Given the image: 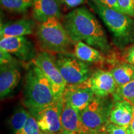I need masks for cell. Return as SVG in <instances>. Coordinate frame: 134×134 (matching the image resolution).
<instances>
[{
	"label": "cell",
	"instance_id": "obj_1",
	"mask_svg": "<svg viewBox=\"0 0 134 134\" xmlns=\"http://www.w3.org/2000/svg\"><path fill=\"white\" fill-rule=\"evenodd\" d=\"M62 24L73 42H83L104 54L111 50L99 22L87 8L80 7L72 10L63 17Z\"/></svg>",
	"mask_w": 134,
	"mask_h": 134
},
{
	"label": "cell",
	"instance_id": "obj_2",
	"mask_svg": "<svg viewBox=\"0 0 134 134\" xmlns=\"http://www.w3.org/2000/svg\"><path fill=\"white\" fill-rule=\"evenodd\" d=\"M57 99L49 80L38 67L32 63L25 78V106L29 113H32L52 104Z\"/></svg>",
	"mask_w": 134,
	"mask_h": 134
},
{
	"label": "cell",
	"instance_id": "obj_3",
	"mask_svg": "<svg viewBox=\"0 0 134 134\" xmlns=\"http://www.w3.org/2000/svg\"><path fill=\"white\" fill-rule=\"evenodd\" d=\"M89 5L111 34L113 43L120 49L134 43V19L115 10L90 1Z\"/></svg>",
	"mask_w": 134,
	"mask_h": 134
},
{
	"label": "cell",
	"instance_id": "obj_4",
	"mask_svg": "<svg viewBox=\"0 0 134 134\" xmlns=\"http://www.w3.org/2000/svg\"><path fill=\"white\" fill-rule=\"evenodd\" d=\"M36 36L42 51L51 53L70 52L73 41L58 18H51L40 23Z\"/></svg>",
	"mask_w": 134,
	"mask_h": 134
},
{
	"label": "cell",
	"instance_id": "obj_5",
	"mask_svg": "<svg viewBox=\"0 0 134 134\" xmlns=\"http://www.w3.org/2000/svg\"><path fill=\"white\" fill-rule=\"evenodd\" d=\"M114 102V98L109 96H94L90 104L80 113L85 134H105Z\"/></svg>",
	"mask_w": 134,
	"mask_h": 134
},
{
	"label": "cell",
	"instance_id": "obj_6",
	"mask_svg": "<svg viewBox=\"0 0 134 134\" xmlns=\"http://www.w3.org/2000/svg\"><path fill=\"white\" fill-rule=\"evenodd\" d=\"M55 63L66 86L81 85L93 73L91 67L88 63L78 59L74 53L71 52L57 54Z\"/></svg>",
	"mask_w": 134,
	"mask_h": 134
},
{
	"label": "cell",
	"instance_id": "obj_7",
	"mask_svg": "<svg viewBox=\"0 0 134 134\" xmlns=\"http://www.w3.org/2000/svg\"><path fill=\"white\" fill-rule=\"evenodd\" d=\"M32 63L41 69L52 86L57 99L63 97L66 85L55 63V56L46 51L38 53Z\"/></svg>",
	"mask_w": 134,
	"mask_h": 134
},
{
	"label": "cell",
	"instance_id": "obj_8",
	"mask_svg": "<svg viewBox=\"0 0 134 134\" xmlns=\"http://www.w3.org/2000/svg\"><path fill=\"white\" fill-rule=\"evenodd\" d=\"M62 107L63 97L52 104L30 114L36 118L42 131L60 134L63 131L61 124Z\"/></svg>",
	"mask_w": 134,
	"mask_h": 134
},
{
	"label": "cell",
	"instance_id": "obj_9",
	"mask_svg": "<svg viewBox=\"0 0 134 134\" xmlns=\"http://www.w3.org/2000/svg\"><path fill=\"white\" fill-rule=\"evenodd\" d=\"M0 48L26 62L32 61L37 55L33 43L25 36L1 38Z\"/></svg>",
	"mask_w": 134,
	"mask_h": 134
},
{
	"label": "cell",
	"instance_id": "obj_10",
	"mask_svg": "<svg viewBox=\"0 0 134 134\" xmlns=\"http://www.w3.org/2000/svg\"><path fill=\"white\" fill-rule=\"evenodd\" d=\"M90 88L95 96H109L115 93L117 86L110 71L99 69L93 71L90 78L81 84Z\"/></svg>",
	"mask_w": 134,
	"mask_h": 134
},
{
	"label": "cell",
	"instance_id": "obj_11",
	"mask_svg": "<svg viewBox=\"0 0 134 134\" xmlns=\"http://www.w3.org/2000/svg\"><path fill=\"white\" fill-rule=\"evenodd\" d=\"M0 66V96L3 99L9 96L18 85L21 73L18 62Z\"/></svg>",
	"mask_w": 134,
	"mask_h": 134
},
{
	"label": "cell",
	"instance_id": "obj_12",
	"mask_svg": "<svg viewBox=\"0 0 134 134\" xmlns=\"http://www.w3.org/2000/svg\"><path fill=\"white\" fill-rule=\"evenodd\" d=\"M94 96L91 89L80 85L66 86L63 98L68 100L75 109L81 113L90 104Z\"/></svg>",
	"mask_w": 134,
	"mask_h": 134
},
{
	"label": "cell",
	"instance_id": "obj_13",
	"mask_svg": "<svg viewBox=\"0 0 134 134\" xmlns=\"http://www.w3.org/2000/svg\"><path fill=\"white\" fill-rule=\"evenodd\" d=\"M32 8L34 19L39 23L62 18L59 0H34Z\"/></svg>",
	"mask_w": 134,
	"mask_h": 134
},
{
	"label": "cell",
	"instance_id": "obj_14",
	"mask_svg": "<svg viewBox=\"0 0 134 134\" xmlns=\"http://www.w3.org/2000/svg\"><path fill=\"white\" fill-rule=\"evenodd\" d=\"M134 105L126 100L114 102L109 115V122L119 126L128 129L133 119Z\"/></svg>",
	"mask_w": 134,
	"mask_h": 134
},
{
	"label": "cell",
	"instance_id": "obj_15",
	"mask_svg": "<svg viewBox=\"0 0 134 134\" xmlns=\"http://www.w3.org/2000/svg\"><path fill=\"white\" fill-rule=\"evenodd\" d=\"M61 124L63 130L76 132L78 134H85L80 113L75 109L68 100L63 98Z\"/></svg>",
	"mask_w": 134,
	"mask_h": 134
},
{
	"label": "cell",
	"instance_id": "obj_16",
	"mask_svg": "<svg viewBox=\"0 0 134 134\" xmlns=\"http://www.w3.org/2000/svg\"><path fill=\"white\" fill-rule=\"evenodd\" d=\"M36 23L30 19H21L7 22L1 25L0 38L25 36L33 34Z\"/></svg>",
	"mask_w": 134,
	"mask_h": 134
},
{
	"label": "cell",
	"instance_id": "obj_17",
	"mask_svg": "<svg viewBox=\"0 0 134 134\" xmlns=\"http://www.w3.org/2000/svg\"><path fill=\"white\" fill-rule=\"evenodd\" d=\"M73 53L78 59L86 63H99L104 60L103 53L83 42L75 43Z\"/></svg>",
	"mask_w": 134,
	"mask_h": 134
},
{
	"label": "cell",
	"instance_id": "obj_18",
	"mask_svg": "<svg viewBox=\"0 0 134 134\" xmlns=\"http://www.w3.org/2000/svg\"><path fill=\"white\" fill-rule=\"evenodd\" d=\"M117 86L134 80V66L127 62L116 65L110 70Z\"/></svg>",
	"mask_w": 134,
	"mask_h": 134
},
{
	"label": "cell",
	"instance_id": "obj_19",
	"mask_svg": "<svg viewBox=\"0 0 134 134\" xmlns=\"http://www.w3.org/2000/svg\"><path fill=\"white\" fill-rule=\"evenodd\" d=\"M34 0H0L1 6L11 13H23L32 6Z\"/></svg>",
	"mask_w": 134,
	"mask_h": 134
},
{
	"label": "cell",
	"instance_id": "obj_20",
	"mask_svg": "<svg viewBox=\"0 0 134 134\" xmlns=\"http://www.w3.org/2000/svg\"><path fill=\"white\" fill-rule=\"evenodd\" d=\"M114 100H126L134 105V80L122 86H117L113 94Z\"/></svg>",
	"mask_w": 134,
	"mask_h": 134
},
{
	"label": "cell",
	"instance_id": "obj_21",
	"mask_svg": "<svg viewBox=\"0 0 134 134\" xmlns=\"http://www.w3.org/2000/svg\"><path fill=\"white\" fill-rule=\"evenodd\" d=\"M30 114L29 110L23 107H20L16 110L11 118V125L14 133L24 126Z\"/></svg>",
	"mask_w": 134,
	"mask_h": 134
},
{
	"label": "cell",
	"instance_id": "obj_22",
	"mask_svg": "<svg viewBox=\"0 0 134 134\" xmlns=\"http://www.w3.org/2000/svg\"><path fill=\"white\" fill-rule=\"evenodd\" d=\"M42 132L36 118L30 114L24 126L14 134H41Z\"/></svg>",
	"mask_w": 134,
	"mask_h": 134
},
{
	"label": "cell",
	"instance_id": "obj_23",
	"mask_svg": "<svg viewBox=\"0 0 134 134\" xmlns=\"http://www.w3.org/2000/svg\"><path fill=\"white\" fill-rule=\"evenodd\" d=\"M120 12L130 17H134V0H117Z\"/></svg>",
	"mask_w": 134,
	"mask_h": 134
},
{
	"label": "cell",
	"instance_id": "obj_24",
	"mask_svg": "<svg viewBox=\"0 0 134 134\" xmlns=\"http://www.w3.org/2000/svg\"><path fill=\"white\" fill-rule=\"evenodd\" d=\"M105 134H128L127 129L109 122L105 128Z\"/></svg>",
	"mask_w": 134,
	"mask_h": 134
},
{
	"label": "cell",
	"instance_id": "obj_25",
	"mask_svg": "<svg viewBox=\"0 0 134 134\" xmlns=\"http://www.w3.org/2000/svg\"><path fill=\"white\" fill-rule=\"evenodd\" d=\"M91 1L94 3L101 5L104 7L115 10V11L121 13L117 0H91Z\"/></svg>",
	"mask_w": 134,
	"mask_h": 134
},
{
	"label": "cell",
	"instance_id": "obj_26",
	"mask_svg": "<svg viewBox=\"0 0 134 134\" xmlns=\"http://www.w3.org/2000/svg\"><path fill=\"white\" fill-rule=\"evenodd\" d=\"M18 61L13 57L12 54L4 50H0V63L1 65L8 64V63H14Z\"/></svg>",
	"mask_w": 134,
	"mask_h": 134
},
{
	"label": "cell",
	"instance_id": "obj_27",
	"mask_svg": "<svg viewBox=\"0 0 134 134\" xmlns=\"http://www.w3.org/2000/svg\"><path fill=\"white\" fill-rule=\"evenodd\" d=\"M87 0H59L60 4L70 9L77 8L80 5L85 3Z\"/></svg>",
	"mask_w": 134,
	"mask_h": 134
},
{
	"label": "cell",
	"instance_id": "obj_28",
	"mask_svg": "<svg viewBox=\"0 0 134 134\" xmlns=\"http://www.w3.org/2000/svg\"><path fill=\"white\" fill-rule=\"evenodd\" d=\"M124 59L126 62L134 66V43L129 46L124 53Z\"/></svg>",
	"mask_w": 134,
	"mask_h": 134
},
{
	"label": "cell",
	"instance_id": "obj_29",
	"mask_svg": "<svg viewBox=\"0 0 134 134\" xmlns=\"http://www.w3.org/2000/svg\"><path fill=\"white\" fill-rule=\"evenodd\" d=\"M128 129H129L130 131L134 132V113H133V119H132V120L131 122V124H130V126L129 127Z\"/></svg>",
	"mask_w": 134,
	"mask_h": 134
},
{
	"label": "cell",
	"instance_id": "obj_30",
	"mask_svg": "<svg viewBox=\"0 0 134 134\" xmlns=\"http://www.w3.org/2000/svg\"><path fill=\"white\" fill-rule=\"evenodd\" d=\"M60 134H78L76 133V132H70V131H66V130H63Z\"/></svg>",
	"mask_w": 134,
	"mask_h": 134
},
{
	"label": "cell",
	"instance_id": "obj_31",
	"mask_svg": "<svg viewBox=\"0 0 134 134\" xmlns=\"http://www.w3.org/2000/svg\"><path fill=\"white\" fill-rule=\"evenodd\" d=\"M41 134H57V133H50V132H42Z\"/></svg>",
	"mask_w": 134,
	"mask_h": 134
},
{
	"label": "cell",
	"instance_id": "obj_32",
	"mask_svg": "<svg viewBox=\"0 0 134 134\" xmlns=\"http://www.w3.org/2000/svg\"><path fill=\"white\" fill-rule=\"evenodd\" d=\"M127 132H128V134H134V132L130 131L129 129H127Z\"/></svg>",
	"mask_w": 134,
	"mask_h": 134
}]
</instances>
